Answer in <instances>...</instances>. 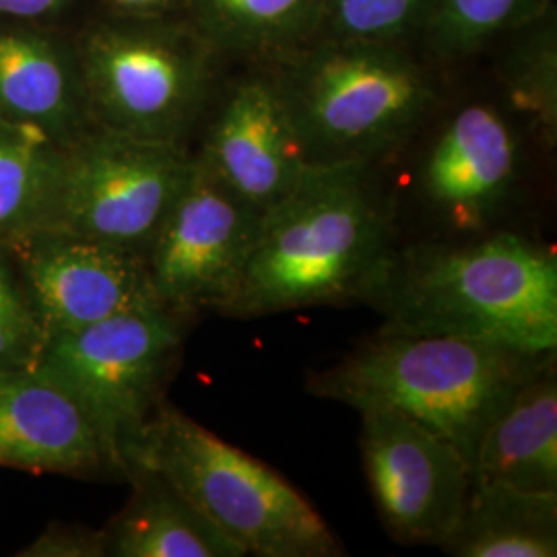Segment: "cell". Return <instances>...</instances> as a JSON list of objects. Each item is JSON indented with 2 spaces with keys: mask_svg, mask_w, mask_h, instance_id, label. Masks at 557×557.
Instances as JSON below:
<instances>
[{
  "mask_svg": "<svg viewBox=\"0 0 557 557\" xmlns=\"http://www.w3.org/2000/svg\"><path fill=\"white\" fill-rule=\"evenodd\" d=\"M393 207L368 161L310 163L262 213L238 289L221 317L259 319L363 301L395 252Z\"/></svg>",
  "mask_w": 557,
  "mask_h": 557,
  "instance_id": "1",
  "label": "cell"
},
{
  "mask_svg": "<svg viewBox=\"0 0 557 557\" xmlns=\"http://www.w3.org/2000/svg\"><path fill=\"white\" fill-rule=\"evenodd\" d=\"M363 301L386 319L384 331L556 354L557 257L515 232L395 248Z\"/></svg>",
  "mask_w": 557,
  "mask_h": 557,
  "instance_id": "2",
  "label": "cell"
},
{
  "mask_svg": "<svg viewBox=\"0 0 557 557\" xmlns=\"http://www.w3.org/2000/svg\"><path fill=\"white\" fill-rule=\"evenodd\" d=\"M554 354L455 335L382 331L308 380L317 397L354 409L384 405L448 440L473 469L481 434Z\"/></svg>",
  "mask_w": 557,
  "mask_h": 557,
  "instance_id": "3",
  "label": "cell"
},
{
  "mask_svg": "<svg viewBox=\"0 0 557 557\" xmlns=\"http://www.w3.org/2000/svg\"><path fill=\"white\" fill-rule=\"evenodd\" d=\"M133 469L168 479L246 556H343L326 520L287 479L168 400L126 448L124 481Z\"/></svg>",
  "mask_w": 557,
  "mask_h": 557,
  "instance_id": "4",
  "label": "cell"
},
{
  "mask_svg": "<svg viewBox=\"0 0 557 557\" xmlns=\"http://www.w3.org/2000/svg\"><path fill=\"white\" fill-rule=\"evenodd\" d=\"M96 126L186 145L209 100L207 40L168 20L98 21L77 32Z\"/></svg>",
  "mask_w": 557,
  "mask_h": 557,
  "instance_id": "5",
  "label": "cell"
},
{
  "mask_svg": "<svg viewBox=\"0 0 557 557\" xmlns=\"http://www.w3.org/2000/svg\"><path fill=\"white\" fill-rule=\"evenodd\" d=\"M277 85L310 163H372L409 137L434 103L413 62L372 44L301 60Z\"/></svg>",
  "mask_w": 557,
  "mask_h": 557,
  "instance_id": "6",
  "label": "cell"
},
{
  "mask_svg": "<svg viewBox=\"0 0 557 557\" xmlns=\"http://www.w3.org/2000/svg\"><path fill=\"white\" fill-rule=\"evenodd\" d=\"M186 320L163 306L131 310L48 338L38 370L96 423L124 469V453L165 400Z\"/></svg>",
  "mask_w": 557,
  "mask_h": 557,
  "instance_id": "7",
  "label": "cell"
},
{
  "mask_svg": "<svg viewBox=\"0 0 557 557\" xmlns=\"http://www.w3.org/2000/svg\"><path fill=\"white\" fill-rule=\"evenodd\" d=\"M186 145L94 126L66 147L52 230L147 255L193 174Z\"/></svg>",
  "mask_w": 557,
  "mask_h": 557,
  "instance_id": "8",
  "label": "cell"
},
{
  "mask_svg": "<svg viewBox=\"0 0 557 557\" xmlns=\"http://www.w3.org/2000/svg\"><path fill=\"white\" fill-rule=\"evenodd\" d=\"M262 213L234 195L197 158L145 260L163 308L184 319L218 312L238 289Z\"/></svg>",
  "mask_w": 557,
  "mask_h": 557,
  "instance_id": "9",
  "label": "cell"
},
{
  "mask_svg": "<svg viewBox=\"0 0 557 557\" xmlns=\"http://www.w3.org/2000/svg\"><path fill=\"white\" fill-rule=\"evenodd\" d=\"M361 413V458L382 524L398 543L436 545L457 527L473 469L446 438L384 405Z\"/></svg>",
  "mask_w": 557,
  "mask_h": 557,
  "instance_id": "10",
  "label": "cell"
},
{
  "mask_svg": "<svg viewBox=\"0 0 557 557\" xmlns=\"http://www.w3.org/2000/svg\"><path fill=\"white\" fill-rule=\"evenodd\" d=\"M9 248L46 343L116 314L161 306L147 260L137 252L62 230L34 232Z\"/></svg>",
  "mask_w": 557,
  "mask_h": 557,
  "instance_id": "11",
  "label": "cell"
},
{
  "mask_svg": "<svg viewBox=\"0 0 557 557\" xmlns=\"http://www.w3.org/2000/svg\"><path fill=\"white\" fill-rule=\"evenodd\" d=\"M0 469L124 481L96 423L38 368L0 370Z\"/></svg>",
  "mask_w": 557,
  "mask_h": 557,
  "instance_id": "12",
  "label": "cell"
},
{
  "mask_svg": "<svg viewBox=\"0 0 557 557\" xmlns=\"http://www.w3.org/2000/svg\"><path fill=\"white\" fill-rule=\"evenodd\" d=\"M195 158L259 213L285 199L310 165L277 81L227 94Z\"/></svg>",
  "mask_w": 557,
  "mask_h": 557,
  "instance_id": "13",
  "label": "cell"
},
{
  "mask_svg": "<svg viewBox=\"0 0 557 557\" xmlns=\"http://www.w3.org/2000/svg\"><path fill=\"white\" fill-rule=\"evenodd\" d=\"M0 120L64 149L96 126L75 32L0 20Z\"/></svg>",
  "mask_w": 557,
  "mask_h": 557,
  "instance_id": "14",
  "label": "cell"
},
{
  "mask_svg": "<svg viewBox=\"0 0 557 557\" xmlns=\"http://www.w3.org/2000/svg\"><path fill=\"white\" fill-rule=\"evenodd\" d=\"M518 172V140L496 110L462 108L432 145L421 190L434 218L458 234H475L496 215Z\"/></svg>",
  "mask_w": 557,
  "mask_h": 557,
  "instance_id": "15",
  "label": "cell"
},
{
  "mask_svg": "<svg viewBox=\"0 0 557 557\" xmlns=\"http://www.w3.org/2000/svg\"><path fill=\"white\" fill-rule=\"evenodd\" d=\"M475 483L557 494V379L554 361L510 398L481 434Z\"/></svg>",
  "mask_w": 557,
  "mask_h": 557,
  "instance_id": "16",
  "label": "cell"
},
{
  "mask_svg": "<svg viewBox=\"0 0 557 557\" xmlns=\"http://www.w3.org/2000/svg\"><path fill=\"white\" fill-rule=\"evenodd\" d=\"M133 492L101 529L106 557H244V549L151 469H133Z\"/></svg>",
  "mask_w": 557,
  "mask_h": 557,
  "instance_id": "17",
  "label": "cell"
},
{
  "mask_svg": "<svg viewBox=\"0 0 557 557\" xmlns=\"http://www.w3.org/2000/svg\"><path fill=\"white\" fill-rule=\"evenodd\" d=\"M440 549L457 557H556L557 494L473 481Z\"/></svg>",
  "mask_w": 557,
  "mask_h": 557,
  "instance_id": "18",
  "label": "cell"
},
{
  "mask_svg": "<svg viewBox=\"0 0 557 557\" xmlns=\"http://www.w3.org/2000/svg\"><path fill=\"white\" fill-rule=\"evenodd\" d=\"M64 168V147L0 120V246L54 227Z\"/></svg>",
  "mask_w": 557,
  "mask_h": 557,
  "instance_id": "19",
  "label": "cell"
},
{
  "mask_svg": "<svg viewBox=\"0 0 557 557\" xmlns=\"http://www.w3.org/2000/svg\"><path fill=\"white\" fill-rule=\"evenodd\" d=\"M207 41L244 50L287 46L319 25L324 0H186Z\"/></svg>",
  "mask_w": 557,
  "mask_h": 557,
  "instance_id": "20",
  "label": "cell"
},
{
  "mask_svg": "<svg viewBox=\"0 0 557 557\" xmlns=\"http://www.w3.org/2000/svg\"><path fill=\"white\" fill-rule=\"evenodd\" d=\"M46 345L36 306L29 298L9 246H0V370L36 368Z\"/></svg>",
  "mask_w": 557,
  "mask_h": 557,
  "instance_id": "21",
  "label": "cell"
},
{
  "mask_svg": "<svg viewBox=\"0 0 557 557\" xmlns=\"http://www.w3.org/2000/svg\"><path fill=\"white\" fill-rule=\"evenodd\" d=\"M428 0H324L320 21L341 44H372L400 38L423 13Z\"/></svg>",
  "mask_w": 557,
  "mask_h": 557,
  "instance_id": "22",
  "label": "cell"
},
{
  "mask_svg": "<svg viewBox=\"0 0 557 557\" xmlns=\"http://www.w3.org/2000/svg\"><path fill=\"white\" fill-rule=\"evenodd\" d=\"M535 0H436L432 29L448 50H469L517 25Z\"/></svg>",
  "mask_w": 557,
  "mask_h": 557,
  "instance_id": "23",
  "label": "cell"
},
{
  "mask_svg": "<svg viewBox=\"0 0 557 557\" xmlns=\"http://www.w3.org/2000/svg\"><path fill=\"white\" fill-rule=\"evenodd\" d=\"M17 557H106L101 529L50 522Z\"/></svg>",
  "mask_w": 557,
  "mask_h": 557,
  "instance_id": "24",
  "label": "cell"
},
{
  "mask_svg": "<svg viewBox=\"0 0 557 557\" xmlns=\"http://www.w3.org/2000/svg\"><path fill=\"white\" fill-rule=\"evenodd\" d=\"M81 0H0V20L66 25Z\"/></svg>",
  "mask_w": 557,
  "mask_h": 557,
  "instance_id": "25",
  "label": "cell"
},
{
  "mask_svg": "<svg viewBox=\"0 0 557 557\" xmlns=\"http://www.w3.org/2000/svg\"><path fill=\"white\" fill-rule=\"evenodd\" d=\"M114 20H168L186 0H101Z\"/></svg>",
  "mask_w": 557,
  "mask_h": 557,
  "instance_id": "26",
  "label": "cell"
}]
</instances>
